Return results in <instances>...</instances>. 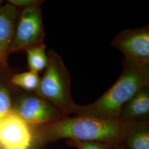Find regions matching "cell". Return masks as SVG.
<instances>
[{"mask_svg":"<svg viewBox=\"0 0 149 149\" xmlns=\"http://www.w3.org/2000/svg\"><path fill=\"white\" fill-rule=\"evenodd\" d=\"M127 123L119 120L76 115L31 128L34 143L46 144L66 139L116 145L120 144Z\"/></svg>","mask_w":149,"mask_h":149,"instance_id":"6da1fadb","label":"cell"},{"mask_svg":"<svg viewBox=\"0 0 149 149\" xmlns=\"http://www.w3.org/2000/svg\"><path fill=\"white\" fill-rule=\"evenodd\" d=\"M146 85H149V66L139 65L124 58L121 74L112 87L92 103L85 106L76 104L74 113L119 120L123 107Z\"/></svg>","mask_w":149,"mask_h":149,"instance_id":"7a4b0ae2","label":"cell"},{"mask_svg":"<svg viewBox=\"0 0 149 149\" xmlns=\"http://www.w3.org/2000/svg\"><path fill=\"white\" fill-rule=\"evenodd\" d=\"M48 56V66L34 92L52 104L65 116H69L74 113L76 106L71 95L69 72L56 53L50 51Z\"/></svg>","mask_w":149,"mask_h":149,"instance_id":"3957f363","label":"cell"},{"mask_svg":"<svg viewBox=\"0 0 149 149\" xmlns=\"http://www.w3.org/2000/svg\"><path fill=\"white\" fill-rule=\"evenodd\" d=\"M125 59L136 64L149 66V26L127 29L118 33L111 42Z\"/></svg>","mask_w":149,"mask_h":149,"instance_id":"277c9868","label":"cell"},{"mask_svg":"<svg viewBox=\"0 0 149 149\" xmlns=\"http://www.w3.org/2000/svg\"><path fill=\"white\" fill-rule=\"evenodd\" d=\"M13 111L32 127L48 124L67 117L35 93L23 96Z\"/></svg>","mask_w":149,"mask_h":149,"instance_id":"5b68a950","label":"cell"},{"mask_svg":"<svg viewBox=\"0 0 149 149\" xmlns=\"http://www.w3.org/2000/svg\"><path fill=\"white\" fill-rule=\"evenodd\" d=\"M43 24L38 6L24 8L19 18L16 31L10 45V51L26 49L40 42L43 37Z\"/></svg>","mask_w":149,"mask_h":149,"instance_id":"8992f818","label":"cell"},{"mask_svg":"<svg viewBox=\"0 0 149 149\" xmlns=\"http://www.w3.org/2000/svg\"><path fill=\"white\" fill-rule=\"evenodd\" d=\"M34 144L31 127L13 111L0 122V149H30Z\"/></svg>","mask_w":149,"mask_h":149,"instance_id":"52a82bcc","label":"cell"},{"mask_svg":"<svg viewBox=\"0 0 149 149\" xmlns=\"http://www.w3.org/2000/svg\"><path fill=\"white\" fill-rule=\"evenodd\" d=\"M119 120L124 122L149 120V85L142 87L124 105Z\"/></svg>","mask_w":149,"mask_h":149,"instance_id":"ba28073f","label":"cell"},{"mask_svg":"<svg viewBox=\"0 0 149 149\" xmlns=\"http://www.w3.org/2000/svg\"><path fill=\"white\" fill-rule=\"evenodd\" d=\"M120 144L125 149H149V120L127 122Z\"/></svg>","mask_w":149,"mask_h":149,"instance_id":"9c48e42d","label":"cell"},{"mask_svg":"<svg viewBox=\"0 0 149 149\" xmlns=\"http://www.w3.org/2000/svg\"><path fill=\"white\" fill-rule=\"evenodd\" d=\"M18 15L16 7L7 4L0 7V47L2 50L10 45L15 34Z\"/></svg>","mask_w":149,"mask_h":149,"instance_id":"30bf717a","label":"cell"},{"mask_svg":"<svg viewBox=\"0 0 149 149\" xmlns=\"http://www.w3.org/2000/svg\"><path fill=\"white\" fill-rule=\"evenodd\" d=\"M27 61L29 71L38 73L46 69L48 64V56L45 47L42 44L26 49Z\"/></svg>","mask_w":149,"mask_h":149,"instance_id":"8fae6325","label":"cell"},{"mask_svg":"<svg viewBox=\"0 0 149 149\" xmlns=\"http://www.w3.org/2000/svg\"><path fill=\"white\" fill-rule=\"evenodd\" d=\"M40 79L38 73L27 71L15 74L11 79L12 82L28 91H34L39 86Z\"/></svg>","mask_w":149,"mask_h":149,"instance_id":"7c38bea8","label":"cell"},{"mask_svg":"<svg viewBox=\"0 0 149 149\" xmlns=\"http://www.w3.org/2000/svg\"><path fill=\"white\" fill-rule=\"evenodd\" d=\"M65 143L67 146L77 149H111L114 145L92 141H80L68 139Z\"/></svg>","mask_w":149,"mask_h":149,"instance_id":"4fadbf2b","label":"cell"},{"mask_svg":"<svg viewBox=\"0 0 149 149\" xmlns=\"http://www.w3.org/2000/svg\"><path fill=\"white\" fill-rule=\"evenodd\" d=\"M12 111L10 94L5 87L0 86V122Z\"/></svg>","mask_w":149,"mask_h":149,"instance_id":"5bb4252c","label":"cell"},{"mask_svg":"<svg viewBox=\"0 0 149 149\" xmlns=\"http://www.w3.org/2000/svg\"><path fill=\"white\" fill-rule=\"evenodd\" d=\"M11 5L16 6H24L25 7L30 6H38L40 2L35 0H10L8 1Z\"/></svg>","mask_w":149,"mask_h":149,"instance_id":"9a60e30c","label":"cell"},{"mask_svg":"<svg viewBox=\"0 0 149 149\" xmlns=\"http://www.w3.org/2000/svg\"><path fill=\"white\" fill-rule=\"evenodd\" d=\"M111 149H125L123 146L122 145L120 144H117L116 145H114Z\"/></svg>","mask_w":149,"mask_h":149,"instance_id":"2e32d148","label":"cell"},{"mask_svg":"<svg viewBox=\"0 0 149 149\" xmlns=\"http://www.w3.org/2000/svg\"><path fill=\"white\" fill-rule=\"evenodd\" d=\"M1 50H2V49H1V47H0V55H1Z\"/></svg>","mask_w":149,"mask_h":149,"instance_id":"e0dca14e","label":"cell"}]
</instances>
